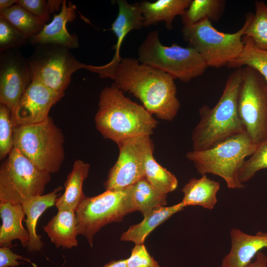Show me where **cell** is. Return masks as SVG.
<instances>
[{
  "label": "cell",
  "mask_w": 267,
  "mask_h": 267,
  "mask_svg": "<svg viewBox=\"0 0 267 267\" xmlns=\"http://www.w3.org/2000/svg\"><path fill=\"white\" fill-rule=\"evenodd\" d=\"M92 72L110 78L122 91L139 99L151 115L172 121L180 104L174 79L165 72L140 63L137 59L121 57L114 65L94 66Z\"/></svg>",
  "instance_id": "6da1fadb"
},
{
  "label": "cell",
  "mask_w": 267,
  "mask_h": 267,
  "mask_svg": "<svg viewBox=\"0 0 267 267\" xmlns=\"http://www.w3.org/2000/svg\"><path fill=\"white\" fill-rule=\"evenodd\" d=\"M94 121L103 137L116 144L132 138L150 136L158 124L143 106L126 97L114 83L102 89Z\"/></svg>",
  "instance_id": "7a4b0ae2"
},
{
  "label": "cell",
  "mask_w": 267,
  "mask_h": 267,
  "mask_svg": "<svg viewBox=\"0 0 267 267\" xmlns=\"http://www.w3.org/2000/svg\"><path fill=\"white\" fill-rule=\"evenodd\" d=\"M243 67L228 77L222 95L215 106L199 109L200 120L191 134L192 150L209 149L226 139L245 132L238 110V97Z\"/></svg>",
  "instance_id": "3957f363"
},
{
  "label": "cell",
  "mask_w": 267,
  "mask_h": 267,
  "mask_svg": "<svg viewBox=\"0 0 267 267\" xmlns=\"http://www.w3.org/2000/svg\"><path fill=\"white\" fill-rule=\"evenodd\" d=\"M256 144L246 133L232 136L206 150H192L186 154L200 175L207 173L218 176L230 189H242L245 185L238 178L245 159L252 155Z\"/></svg>",
  "instance_id": "277c9868"
},
{
  "label": "cell",
  "mask_w": 267,
  "mask_h": 267,
  "mask_svg": "<svg viewBox=\"0 0 267 267\" xmlns=\"http://www.w3.org/2000/svg\"><path fill=\"white\" fill-rule=\"evenodd\" d=\"M64 136L49 117L38 124L14 127V147L40 169L57 173L65 159Z\"/></svg>",
  "instance_id": "5b68a950"
},
{
  "label": "cell",
  "mask_w": 267,
  "mask_h": 267,
  "mask_svg": "<svg viewBox=\"0 0 267 267\" xmlns=\"http://www.w3.org/2000/svg\"><path fill=\"white\" fill-rule=\"evenodd\" d=\"M137 55L140 63L185 83L203 75L208 67L201 55L190 46L163 45L157 30L148 34L138 47Z\"/></svg>",
  "instance_id": "8992f818"
},
{
  "label": "cell",
  "mask_w": 267,
  "mask_h": 267,
  "mask_svg": "<svg viewBox=\"0 0 267 267\" xmlns=\"http://www.w3.org/2000/svg\"><path fill=\"white\" fill-rule=\"evenodd\" d=\"M252 13L246 15L242 27L233 33L218 31L208 19H204L181 29L183 39L189 46L195 49L203 57L208 67L219 68L234 60L241 53L243 37Z\"/></svg>",
  "instance_id": "52a82bcc"
},
{
  "label": "cell",
  "mask_w": 267,
  "mask_h": 267,
  "mask_svg": "<svg viewBox=\"0 0 267 267\" xmlns=\"http://www.w3.org/2000/svg\"><path fill=\"white\" fill-rule=\"evenodd\" d=\"M50 174L36 167L14 147L0 166V203H22L43 195Z\"/></svg>",
  "instance_id": "ba28073f"
},
{
  "label": "cell",
  "mask_w": 267,
  "mask_h": 267,
  "mask_svg": "<svg viewBox=\"0 0 267 267\" xmlns=\"http://www.w3.org/2000/svg\"><path fill=\"white\" fill-rule=\"evenodd\" d=\"M132 185L121 190H105L93 197H85L75 212L78 234L85 236L89 245L99 230L108 223L121 222L134 212Z\"/></svg>",
  "instance_id": "9c48e42d"
},
{
  "label": "cell",
  "mask_w": 267,
  "mask_h": 267,
  "mask_svg": "<svg viewBox=\"0 0 267 267\" xmlns=\"http://www.w3.org/2000/svg\"><path fill=\"white\" fill-rule=\"evenodd\" d=\"M28 60L32 81L59 93H65L75 72L88 70L89 67L77 60L68 48L52 44L36 45Z\"/></svg>",
  "instance_id": "30bf717a"
},
{
  "label": "cell",
  "mask_w": 267,
  "mask_h": 267,
  "mask_svg": "<svg viewBox=\"0 0 267 267\" xmlns=\"http://www.w3.org/2000/svg\"><path fill=\"white\" fill-rule=\"evenodd\" d=\"M238 110L246 133L257 145L267 138V84L256 70L243 67Z\"/></svg>",
  "instance_id": "8fae6325"
},
{
  "label": "cell",
  "mask_w": 267,
  "mask_h": 267,
  "mask_svg": "<svg viewBox=\"0 0 267 267\" xmlns=\"http://www.w3.org/2000/svg\"><path fill=\"white\" fill-rule=\"evenodd\" d=\"M117 144L119 154L104 183L105 190H121L144 178L147 155L154 150L150 136L128 139Z\"/></svg>",
  "instance_id": "7c38bea8"
},
{
  "label": "cell",
  "mask_w": 267,
  "mask_h": 267,
  "mask_svg": "<svg viewBox=\"0 0 267 267\" xmlns=\"http://www.w3.org/2000/svg\"><path fill=\"white\" fill-rule=\"evenodd\" d=\"M31 81L28 58L16 48L0 51V104L13 110Z\"/></svg>",
  "instance_id": "4fadbf2b"
},
{
  "label": "cell",
  "mask_w": 267,
  "mask_h": 267,
  "mask_svg": "<svg viewBox=\"0 0 267 267\" xmlns=\"http://www.w3.org/2000/svg\"><path fill=\"white\" fill-rule=\"evenodd\" d=\"M65 93L54 91L43 84L32 80L18 103L11 111L14 127L44 122L49 118L51 108Z\"/></svg>",
  "instance_id": "5bb4252c"
},
{
  "label": "cell",
  "mask_w": 267,
  "mask_h": 267,
  "mask_svg": "<svg viewBox=\"0 0 267 267\" xmlns=\"http://www.w3.org/2000/svg\"><path fill=\"white\" fill-rule=\"evenodd\" d=\"M75 5L63 0L60 12L54 14L52 21L45 24L37 35L29 38L33 45L52 44L63 46L69 49L79 47V40L75 34H71L66 28L67 23L76 17Z\"/></svg>",
  "instance_id": "9a60e30c"
},
{
  "label": "cell",
  "mask_w": 267,
  "mask_h": 267,
  "mask_svg": "<svg viewBox=\"0 0 267 267\" xmlns=\"http://www.w3.org/2000/svg\"><path fill=\"white\" fill-rule=\"evenodd\" d=\"M230 235L231 249L223 258L221 267H247L261 249L267 247V232L250 235L233 228Z\"/></svg>",
  "instance_id": "2e32d148"
},
{
  "label": "cell",
  "mask_w": 267,
  "mask_h": 267,
  "mask_svg": "<svg viewBox=\"0 0 267 267\" xmlns=\"http://www.w3.org/2000/svg\"><path fill=\"white\" fill-rule=\"evenodd\" d=\"M62 189V187L58 186L49 193L30 197L21 203L26 216L25 222L29 234V244L26 248L28 252H37L43 248L42 236L36 232L37 223L44 212L55 205L56 200L59 195L58 192Z\"/></svg>",
  "instance_id": "e0dca14e"
},
{
  "label": "cell",
  "mask_w": 267,
  "mask_h": 267,
  "mask_svg": "<svg viewBox=\"0 0 267 267\" xmlns=\"http://www.w3.org/2000/svg\"><path fill=\"white\" fill-rule=\"evenodd\" d=\"M25 215L21 203H0V216L2 224L0 227V247L11 248L12 241L20 240L21 245L27 248L29 234L22 222Z\"/></svg>",
  "instance_id": "ac0fdd59"
},
{
  "label": "cell",
  "mask_w": 267,
  "mask_h": 267,
  "mask_svg": "<svg viewBox=\"0 0 267 267\" xmlns=\"http://www.w3.org/2000/svg\"><path fill=\"white\" fill-rule=\"evenodd\" d=\"M116 2L119 10L111 30L116 36L117 43L113 46L115 51L113 58L108 63L110 65L118 63L122 57L120 54V48L127 35L132 30H140L144 27V17L140 2L131 4L126 0H118Z\"/></svg>",
  "instance_id": "d6986e66"
},
{
  "label": "cell",
  "mask_w": 267,
  "mask_h": 267,
  "mask_svg": "<svg viewBox=\"0 0 267 267\" xmlns=\"http://www.w3.org/2000/svg\"><path fill=\"white\" fill-rule=\"evenodd\" d=\"M43 229L56 248L70 249L78 246V229L75 212L73 211L58 210Z\"/></svg>",
  "instance_id": "ffe728a7"
},
{
  "label": "cell",
  "mask_w": 267,
  "mask_h": 267,
  "mask_svg": "<svg viewBox=\"0 0 267 267\" xmlns=\"http://www.w3.org/2000/svg\"><path fill=\"white\" fill-rule=\"evenodd\" d=\"M192 0H158L154 2L146 0L140 2L144 17V27L156 25L164 21L166 28L173 29L175 18L182 16L189 7Z\"/></svg>",
  "instance_id": "44dd1931"
},
{
  "label": "cell",
  "mask_w": 267,
  "mask_h": 267,
  "mask_svg": "<svg viewBox=\"0 0 267 267\" xmlns=\"http://www.w3.org/2000/svg\"><path fill=\"white\" fill-rule=\"evenodd\" d=\"M90 164L82 160H76L64 183L63 194L56 200L58 210L66 209L76 212L85 198L83 191V183L88 178Z\"/></svg>",
  "instance_id": "7402d4cb"
},
{
  "label": "cell",
  "mask_w": 267,
  "mask_h": 267,
  "mask_svg": "<svg viewBox=\"0 0 267 267\" xmlns=\"http://www.w3.org/2000/svg\"><path fill=\"white\" fill-rule=\"evenodd\" d=\"M181 202L171 206H160L151 210L139 223L131 225L121 236V240L132 241L135 244H143L149 235L156 227L171 216L183 209Z\"/></svg>",
  "instance_id": "603a6c76"
},
{
  "label": "cell",
  "mask_w": 267,
  "mask_h": 267,
  "mask_svg": "<svg viewBox=\"0 0 267 267\" xmlns=\"http://www.w3.org/2000/svg\"><path fill=\"white\" fill-rule=\"evenodd\" d=\"M220 189L219 181L209 178L206 174L200 178H192L183 186L182 203L184 207L199 206L212 210L217 202V194Z\"/></svg>",
  "instance_id": "cb8c5ba5"
},
{
  "label": "cell",
  "mask_w": 267,
  "mask_h": 267,
  "mask_svg": "<svg viewBox=\"0 0 267 267\" xmlns=\"http://www.w3.org/2000/svg\"><path fill=\"white\" fill-rule=\"evenodd\" d=\"M132 203L134 211L144 216L156 207L165 206L167 195L155 188L144 177L132 185Z\"/></svg>",
  "instance_id": "d4e9b609"
},
{
  "label": "cell",
  "mask_w": 267,
  "mask_h": 267,
  "mask_svg": "<svg viewBox=\"0 0 267 267\" xmlns=\"http://www.w3.org/2000/svg\"><path fill=\"white\" fill-rule=\"evenodd\" d=\"M224 0H192L181 16L183 26L195 24L204 19L217 22L225 9Z\"/></svg>",
  "instance_id": "484cf974"
},
{
  "label": "cell",
  "mask_w": 267,
  "mask_h": 267,
  "mask_svg": "<svg viewBox=\"0 0 267 267\" xmlns=\"http://www.w3.org/2000/svg\"><path fill=\"white\" fill-rule=\"evenodd\" d=\"M4 17L29 39L38 34L46 24V21L37 17L17 3L9 8L0 10Z\"/></svg>",
  "instance_id": "4316f807"
},
{
  "label": "cell",
  "mask_w": 267,
  "mask_h": 267,
  "mask_svg": "<svg viewBox=\"0 0 267 267\" xmlns=\"http://www.w3.org/2000/svg\"><path fill=\"white\" fill-rule=\"evenodd\" d=\"M244 46L239 55L227 66L237 69L250 67L258 72L267 84V49H262L255 45L250 38L244 36Z\"/></svg>",
  "instance_id": "83f0119b"
},
{
  "label": "cell",
  "mask_w": 267,
  "mask_h": 267,
  "mask_svg": "<svg viewBox=\"0 0 267 267\" xmlns=\"http://www.w3.org/2000/svg\"><path fill=\"white\" fill-rule=\"evenodd\" d=\"M144 177L152 186L166 195L174 191L178 185L176 177L155 160L153 151L147 155Z\"/></svg>",
  "instance_id": "f1b7e54d"
},
{
  "label": "cell",
  "mask_w": 267,
  "mask_h": 267,
  "mask_svg": "<svg viewBox=\"0 0 267 267\" xmlns=\"http://www.w3.org/2000/svg\"><path fill=\"white\" fill-rule=\"evenodd\" d=\"M255 7L244 36L250 38L258 48L267 49V3L257 0Z\"/></svg>",
  "instance_id": "f546056e"
},
{
  "label": "cell",
  "mask_w": 267,
  "mask_h": 267,
  "mask_svg": "<svg viewBox=\"0 0 267 267\" xmlns=\"http://www.w3.org/2000/svg\"><path fill=\"white\" fill-rule=\"evenodd\" d=\"M265 169H267V138L257 145L254 153L245 160L239 172V180L243 184Z\"/></svg>",
  "instance_id": "4dcf8cb0"
},
{
  "label": "cell",
  "mask_w": 267,
  "mask_h": 267,
  "mask_svg": "<svg viewBox=\"0 0 267 267\" xmlns=\"http://www.w3.org/2000/svg\"><path fill=\"white\" fill-rule=\"evenodd\" d=\"M14 129L11 110L0 103V160L3 161L14 148Z\"/></svg>",
  "instance_id": "1f68e13d"
},
{
  "label": "cell",
  "mask_w": 267,
  "mask_h": 267,
  "mask_svg": "<svg viewBox=\"0 0 267 267\" xmlns=\"http://www.w3.org/2000/svg\"><path fill=\"white\" fill-rule=\"evenodd\" d=\"M28 42V39L0 15V51L16 48Z\"/></svg>",
  "instance_id": "d6a6232c"
},
{
  "label": "cell",
  "mask_w": 267,
  "mask_h": 267,
  "mask_svg": "<svg viewBox=\"0 0 267 267\" xmlns=\"http://www.w3.org/2000/svg\"><path fill=\"white\" fill-rule=\"evenodd\" d=\"M127 267H160L158 262L148 252L144 244H136L130 257L126 259Z\"/></svg>",
  "instance_id": "836d02e7"
},
{
  "label": "cell",
  "mask_w": 267,
  "mask_h": 267,
  "mask_svg": "<svg viewBox=\"0 0 267 267\" xmlns=\"http://www.w3.org/2000/svg\"><path fill=\"white\" fill-rule=\"evenodd\" d=\"M33 15L47 22L52 13L48 0H17V3Z\"/></svg>",
  "instance_id": "e575fe53"
},
{
  "label": "cell",
  "mask_w": 267,
  "mask_h": 267,
  "mask_svg": "<svg viewBox=\"0 0 267 267\" xmlns=\"http://www.w3.org/2000/svg\"><path fill=\"white\" fill-rule=\"evenodd\" d=\"M18 260H23L30 263L36 267L29 259L13 253L10 248H0V267H15L19 266L22 262H19Z\"/></svg>",
  "instance_id": "d590c367"
},
{
  "label": "cell",
  "mask_w": 267,
  "mask_h": 267,
  "mask_svg": "<svg viewBox=\"0 0 267 267\" xmlns=\"http://www.w3.org/2000/svg\"><path fill=\"white\" fill-rule=\"evenodd\" d=\"M247 267H267V256L259 252L256 255L255 260Z\"/></svg>",
  "instance_id": "8d00e7d4"
},
{
  "label": "cell",
  "mask_w": 267,
  "mask_h": 267,
  "mask_svg": "<svg viewBox=\"0 0 267 267\" xmlns=\"http://www.w3.org/2000/svg\"><path fill=\"white\" fill-rule=\"evenodd\" d=\"M103 267H127L126 259L112 261L104 265Z\"/></svg>",
  "instance_id": "74e56055"
},
{
  "label": "cell",
  "mask_w": 267,
  "mask_h": 267,
  "mask_svg": "<svg viewBox=\"0 0 267 267\" xmlns=\"http://www.w3.org/2000/svg\"><path fill=\"white\" fill-rule=\"evenodd\" d=\"M17 0H0V10L10 7L17 3Z\"/></svg>",
  "instance_id": "f35d334b"
}]
</instances>
